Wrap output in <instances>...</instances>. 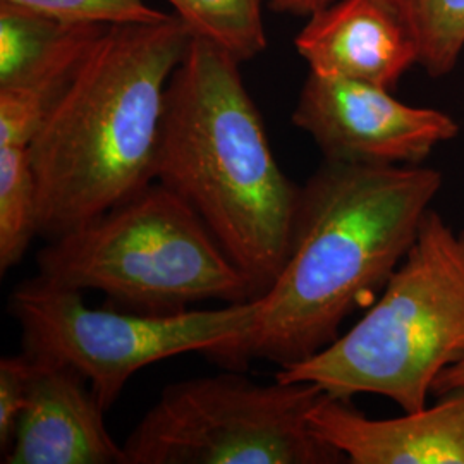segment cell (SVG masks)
I'll return each mask as SVG.
<instances>
[{
    "mask_svg": "<svg viewBox=\"0 0 464 464\" xmlns=\"http://www.w3.org/2000/svg\"><path fill=\"white\" fill-rule=\"evenodd\" d=\"M325 396L310 382L232 373L172 383L124 440L126 464L346 463L310 425Z\"/></svg>",
    "mask_w": 464,
    "mask_h": 464,
    "instance_id": "8992f818",
    "label": "cell"
},
{
    "mask_svg": "<svg viewBox=\"0 0 464 464\" xmlns=\"http://www.w3.org/2000/svg\"><path fill=\"white\" fill-rule=\"evenodd\" d=\"M107 28L72 24L40 66L21 82L0 88V145L32 147L50 107Z\"/></svg>",
    "mask_w": 464,
    "mask_h": 464,
    "instance_id": "7c38bea8",
    "label": "cell"
},
{
    "mask_svg": "<svg viewBox=\"0 0 464 464\" xmlns=\"http://www.w3.org/2000/svg\"><path fill=\"white\" fill-rule=\"evenodd\" d=\"M440 186V172L420 164L325 160L301 188L291 248L255 324L207 356L232 370L249 360L282 368L327 348L377 301Z\"/></svg>",
    "mask_w": 464,
    "mask_h": 464,
    "instance_id": "6da1fadb",
    "label": "cell"
},
{
    "mask_svg": "<svg viewBox=\"0 0 464 464\" xmlns=\"http://www.w3.org/2000/svg\"><path fill=\"white\" fill-rule=\"evenodd\" d=\"M398 14L418 52V64L444 76L464 50V0H385Z\"/></svg>",
    "mask_w": 464,
    "mask_h": 464,
    "instance_id": "9a60e30c",
    "label": "cell"
},
{
    "mask_svg": "<svg viewBox=\"0 0 464 464\" xmlns=\"http://www.w3.org/2000/svg\"><path fill=\"white\" fill-rule=\"evenodd\" d=\"M32 356V354H30ZM28 404L4 464H126L90 383L66 365L34 358Z\"/></svg>",
    "mask_w": 464,
    "mask_h": 464,
    "instance_id": "9c48e42d",
    "label": "cell"
},
{
    "mask_svg": "<svg viewBox=\"0 0 464 464\" xmlns=\"http://www.w3.org/2000/svg\"><path fill=\"white\" fill-rule=\"evenodd\" d=\"M40 234L38 188L30 147L0 145V270L23 260Z\"/></svg>",
    "mask_w": 464,
    "mask_h": 464,
    "instance_id": "5bb4252c",
    "label": "cell"
},
{
    "mask_svg": "<svg viewBox=\"0 0 464 464\" xmlns=\"http://www.w3.org/2000/svg\"><path fill=\"white\" fill-rule=\"evenodd\" d=\"M189 34L231 53L241 64L266 49V0H167Z\"/></svg>",
    "mask_w": 464,
    "mask_h": 464,
    "instance_id": "4fadbf2b",
    "label": "cell"
},
{
    "mask_svg": "<svg viewBox=\"0 0 464 464\" xmlns=\"http://www.w3.org/2000/svg\"><path fill=\"white\" fill-rule=\"evenodd\" d=\"M260 308V296L176 314L92 308L82 291L40 276L21 284L9 299L24 351L82 373L105 411L141 368L184 353L208 354L245 335Z\"/></svg>",
    "mask_w": 464,
    "mask_h": 464,
    "instance_id": "52a82bcc",
    "label": "cell"
},
{
    "mask_svg": "<svg viewBox=\"0 0 464 464\" xmlns=\"http://www.w3.org/2000/svg\"><path fill=\"white\" fill-rule=\"evenodd\" d=\"M239 66L191 38L167 88L155 181L198 214L260 296L287 258L301 188L277 164Z\"/></svg>",
    "mask_w": 464,
    "mask_h": 464,
    "instance_id": "3957f363",
    "label": "cell"
},
{
    "mask_svg": "<svg viewBox=\"0 0 464 464\" xmlns=\"http://www.w3.org/2000/svg\"><path fill=\"white\" fill-rule=\"evenodd\" d=\"M334 0H268L270 7L281 14L308 17L318 9L329 5Z\"/></svg>",
    "mask_w": 464,
    "mask_h": 464,
    "instance_id": "d6986e66",
    "label": "cell"
},
{
    "mask_svg": "<svg viewBox=\"0 0 464 464\" xmlns=\"http://www.w3.org/2000/svg\"><path fill=\"white\" fill-rule=\"evenodd\" d=\"M72 24L0 5V88L28 76Z\"/></svg>",
    "mask_w": 464,
    "mask_h": 464,
    "instance_id": "2e32d148",
    "label": "cell"
},
{
    "mask_svg": "<svg viewBox=\"0 0 464 464\" xmlns=\"http://www.w3.org/2000/svg\"><path fill=\"white\" fill-rule=\"evenodd\" d=\"M0 5L66 24H149L170 16L149 5L147 0H0Z\"/></svg>",
    "mask_w": 464,
    "mask_h": 464,
    "instance_id": "e0dca14e",
    "label": "cell"
},
{
    "mask_svg": "<svg viewBox=\"0 0 464 464\" xmlns=\"http://www.w3.org/2000/svg\"><path fill=\"white\" fill-rule=\"evenodd\" d=\"M38 268L45 281L82 293L100 291L140 314L255 298L248 277L198 214L159 181L50 239L38 255Z\"/></svg>",
    "mask_w": 464,
    "mask_h": 464,
    "instance_id": "5b68a950",
    "label": "cell"
},
{
    "mask_svg": "<svg viewBox=\"0 0 464 464\" xmlns=\"http://www.w3.org/2000/svg\"><path fill=\"white\" fill-rule=\"evenodd\" d=\"M34 375V360L24 351L0 360V448L5 452L16 433Z\"/></svg>",
    "mask_w": 464,
    "mask_h": 464,
    "instance_id": "ac0fdd59",
    "label": "cell"
},
{
    "mask_svg": "<svg viewBox=\"0 0 464 464\" xmlns=\"http://www.w3.org/2000/svg\"><path fill=\"white\" fill-rule=\"evenodd\" d=\"M312 72L392 90L418 64L411 34L385 0H334L295 38Z\"/></svg>",
    "mask_w": 464,
    "mask_h": 464,
    "instance_id": "30bf717a",
    "label": "cell"
},
{
    "mask_svg": "<svg viewBox=\"0 0 464 464\" xmlns=\"http://www.w3.org/2000/svg\"><path fill=\"white\" fill-rule=\"evenodd\" d=\"M310 425L348 463L464 464V387L433 408L392 420H372L327 394Z\"/></svg>",
    "mask_w": 464,
    "mask_h": 464,
    "instance_id": "8fae6325",
    "label": "cell"
},
{
    "mask_svg": "<svg viewBox=\"0 0 464 464\" xmlns=\"http://www.w3.org/2000/svg\"><path fill=\"white\" fill-rule=\"evenodd\" d=\"M464 387V362L458 365L450 366L448 370H444L431 387V392L437 396H448L450 392L463 389Z\"/></svg>",
    "mask_w": 464,
    "mask_h": 464,
    "instance_id": "ffe728a7",
    "label": "cell"
},
{
    "mask_svg": "<svg viewBox=\"0 0 464 464\" xmlns=\"http://www.w3.org/2000/svg\"><path fill=\"white\" fill-rule=\"evenodd\" d=\"M293 122L314 138L325 160L349 164L418 166L459 133L442 111L406 105L377 84L312 71Z\"/></svg>",
    "mask_w": 464,
    "mask_h": 464,
    "instance_id": "ba28073f",
    "label": "cell"
},
{
    "mask_svg": "<svg viewBox=\"0 0 464 464\" xmlns=\"http://www.w3.org/2000/svg\"><path fill=\"white\" fill-rule=\"evenodd\" d=\"M464 362V229L429 208L415 243L366 315L314 356L282 366L332 398L377 394L404 413L427 406L435 379Z\"/></svg>",
    "mask_w": 464,
    "mask_h": 464,
    "instance_id": "277c9868",
    "label": "cell"
},
{
    "mask_svg": "<svg viewBox=\"0 0 464 464\" xmlns=\"http://www.w3.org/2000/svg\"><path fill=\"white\" fill-rule=\"evenodd\" d=\"M193 34L176 14L109 26L30 147L40 234L55 239L155 183L167 88Z\"/></svg>",
    "mask_w": 464,
    "mask_h": 464,
    "instance_id": "7a4b0ae2",
    "label": "cell"
}]
</instances>
